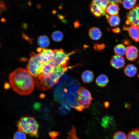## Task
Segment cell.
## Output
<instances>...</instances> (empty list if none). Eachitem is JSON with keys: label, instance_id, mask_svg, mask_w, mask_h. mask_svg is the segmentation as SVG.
<instances>
[{"label": "cell", "instance_id": "obj_22", "mask_svg": "<svg viewBox=\"0 0 139 139\" xmlns=\"http://www.w3.org/2000/svg\"><path fill=\"white\" fill-rule=\"evenodd\" d=\"M114 49V52L116 55L121 56L124 55L126 52V48L123 45L121 44L116 46Z\"/></svg>", "mask_w": 139, "mask_h": 139}, {"label": "cell", "instance_id": "obj_7", "mask_svg": "<svg viewBox=\"0 0 139 139\" xmlns=\"http://www.w3.org/2000/svg\"><path fill=\"white\" fill-rule=\"evenodd\" d=\"M126 23L127 25L139 27V4L136 5L127 13Z\"/></svg>", "mask_w": 139, "mask_h": 139}, {"label": "cell", "instance_id": "obj_23", "mask_svg": "<svg viewBox=\"0 0 139 139\" xmlns=\"http://www.w3.org/2000/svg\"><path fill=\"white\" fill-rule=\"evenodd\" d=\"M70 110V108L69 107L67 104L63 103L59 107L57 111L60 115L65 116L69 113Z\"/></svg>", "mask_w": 139, "mask_h": 139}, {"label": "cell", "instance_id": "obj_2", "mask_svg": "<svg viewBox=\"0 0 139 139\" xmlns=\"http://www.w3.org/2000/svg\"><path fill=\"white\" fill-rule=\"evenodd\" d=\"M73 67V66L65 67L56 66L53 72L48 75H39L36 79L37 88L44 91L50 89L67 70Z\"/></svg>", "mask_w": 139, "mask_h": 139}, {"label": "cell", "instance_id": "obj_25", "mask_svg": "<svg viewBox=\"0 0 139 139\" xmlns=\"http://www.w3.org/2000/svg\"><path fill=\"white\" fill-rule=\"evenodd\" d=\"M136 2V0H123L122 3L125 8L130 9L134 7Z\"/></svg>", "mask_w": 139, "mask_h": 139}, {"label": "cell", "instance_id": "obj_35", "mask_svg": "<svg viewBox=\"0 0 139 139\" xmlns=\"http://www.w3.org/2000/svg\"><path fill=\"white\" fill-rule=\"evenodd\" d=\"M41 105L40 103H35L33 106V107L34 109L36 110H38L40 109Z\"/></svg>", "mask_w": 139, "mask_h": 139}, {"label": "cell", "instance_id": "obj_6", "mask_svg": "<svg viewBox=\"0 0 139 139\" xmlns=\"http://www.w3.org/2000/svg\"><path fill=\"white\" fill-rule=\"evenodd\" d=\"M54 56L52 60L54 62L57 66L63 67H66L69 64V56L75 52L76 50L67 53L62 48L54 49L53 50Z\"/></svg>", "mask_w": 139, "mask_h": 139}, {"label": "cell", "instance_id": "obj_20", "mask_svg": "<svg viewBox=\"0 0 139 139\" xmlns=\"http://www.w3.org/2000/svg\"><path fill=\"white\" fill-rule=\"evenodd\" d=\"M38 45L42 48H46L48 47L50 44L49 38L46 36H41L39 37L38 40Z\"/></svg>", "mask_w": 139, "mask_h": 139}, {"label": "cell", "instance_id": "obj_27", "mask_svg": "<svg viewBox=\"0 0 139 139\" xmlns=\"http://www.w3.org/2000/svg\"><path fill=\"white\" fill-rule=\"evenodd\" d=\"M63 33L58 31L54 32L52 35V38L53 40L57 42L61 41L63 39Z\"/></svg>", "mask_w": 139, "mask_h": 139}, {"label": "cell", "instance_id": "obj_17", "mask_svg": "<svg viewBox=\"0 0 139 139\" xmlns=\"http://www.w3.org/2000/svg\"><path fill=\"white\" fill-rule=\"evenodd\" d=\"M81 77L82 81L84 82L89 83L93 81L94 75L92 71L87 70L82 73L81 75Z\"/></svg>", "mask_w": 139, "mask_h": 139}, {"label": "cell", "instance_id": "obj_33", "mask_svg": "<svg viewBox=\"0 0 139 139\" xmlns=\"http://www.w3.org/2000/svg\"><path fill=\"white\" fill-rule=\"evenodd\" d=\"M7 10V6L5 2L3 0H0V10L5 11Z\"/></svg>", "mask_w": 139, "mask_h": 139}, {"label": "cell", "instance_id": "obj_14", "mask_svg": "<svg viewBox=\"0 0 139 139\" xmlns=\"http://www.w3.org/2000/svg\"><path fill=\"white\" fill-rule=\"evenodd\" d=\"M88 33L90 37L92 39L95 40L99 39L102 34L100 29L95 27L90 28L89 31Z\"/></svg>", "mask_w": 139, "mask_h": 139}, {"label": "cell", "instance_id": "obj_36", "mask_svg": "<svg viewBox=\"0 0 139 139\" xmlns=\"http://www.w3.org/2000/svg\"><path fill=\"white\" fill-rule=\"evenodd\" d=\"M10 83L8 82L5 83L4 84V88L5 89H8L10 87Z\"/></svg>", "mask_w": 139, "mask_h": 139}, {"label": "cell", "instance_id": "obj_5", "mask_svg": "<svg viewBox=\"0 0 139 139\" xmlns=\"http://www.w3.org/2000/svg\"><path fill=\"white\" fill-rule=\"evenodd\" d=\"M30 58L26 68L32 76L37 77L41 74L44 63L39 59L37 54L32 52L30 53Z\"/></svg>", "mask_w": 139, "mask_h": 139}, {"label": "cell", "instance_id": "obj_21", "mask_svg": "<svg viewBox=\"0 0 139 139\" xmlns=\"http://www.w3.org/2000/svg\"><path fill=\"white\" fill-rule=\"evenodd\" d=\"M113 122L112 117L110 116H107L103 117L101 122L102 126L104 128H107L112 125Z\"/></svg>", "mask_w": 139, "mask_h": 139}, {"label": "cell", "instance_id": "obj_29", "mask_svg": "<svg viewBox=\"0 0 139 139\" xmlns=\"http://www.w3.org/2000/svg\"><path fill=\"white\" fill-rule=\"evenodd\" d=\"M112 139H127V137L124 133L118 131L114 134Z\"/></svg>", "mask_w": 139, "mask_h": 139}, {"label": "cell", "instance_id": "obj_31", "mask_svg": "<svg viewBox=\"0 0 139 139\" xmlns=\"http://www.w3.org/2000/svg\"><path fill=\"white\" fill-rule=\"evenodd\" d=\"M105 47V45L103 44H98L96 43L94 44L93 48L96 51H98L103 50Z\"/></svg>", "mask_w": 139, "mask_h": 139}, {"label": "cell", "instance_id": "obj_10", "mask_svg": "<svg viewBox=\"0 0 139 139\" xmlns=\"http://www.w3.org/2000/svg\"><path fill=\"white\" fill-rule=\"evenodd\" d=\"M56 66L52 59L44 63L40 74L43 75H48L53 72Z\"/></svg>", "mask_w": 139, "mask_h": 139}, {"label": "cell", "instance_id": "obj_11", "mask_svg": "<svg viewBox=\"0 0 139 139\" xmlns=\"http://www.w3.org/2000/svg\"><path fill=\"white\" fill-rule=\"evenodd\" d=\"M138 49L134 46H129L126 48V56L129 60L132 61L135 60L138 57Z\"/></svg>", "mask_w": 139, "mask_h": 139}, {"label": "cell", "instance_id": "obj_26", "mask_svg": "<svg viewBox=\"0 0 139 139\" xmlns=\"http://www.w3.org/2000/svg\"><path fill=\"white\" fill-rule=\"evenodd\" d=\"M92 1L98 7L106 12V8L109 4L108 0H93Z\"/></svg>", "mask_w": 139, "mask_h": 139}, {"label": "cell", "instance_id": "obj_18", "mask_svg": "<svg viewBox=\"0 0 139 139\" xmlns=\"http://www.w3.org/2000/svg\"><path fill=\"white\" fill-rule=\"evenodd\" d=\"M119 8L118 5L116 3H110L106 8V12L110 15H118Z\"/></svg>", "mask_w": 139, "mask_h": 139}, {"label": "cell", "instance_id": "obj_9", "mask_svg": "<svg viewBox=\"0 0 139 139\" xmlns=\"http://www.w3.org/2000/svg\"><path fill=\"white\" fill-rule=\"evenodd\" d=\"M110 63L113 67L116 69H120L124 66L125 60L122 56L116 55L112 57Z\"/></svg>", "mask_w": 139, "mask_h": 139}, {"label": "cell", "instance_id": "obj_30", "mask_svg": "<svg viewBox=\"0 0 139 139\" xmlns=\"http://www.w3.org/2000/svg\"><path fill=\"white\" fill-rule=\"evenodd\" d=\"M13 139H26V136L25 133L20 131H17L14 134Z\"/></svg>", "mask_w": 139, "mask_h": 139}, {"label": "cell", "instance_id": "obj_4", "mask_svg": "<svg viewBox=\"0 0 139 139\" xmlns=\"http://www.w3.org/2000/svg\"><path fill=\"white\" fill-rule=\"evenodd\" d=\"M76 99L78 107L77 110L81 111L88 108L91 103L92 98L90 92L86 88L81 86L77 92Z\"/></svg>", "mask_w": 139, "mask_h": 139}, {"label": "cell", "instance_id": "obj_28", "mask_svg": "<svg viewBox=\"0 0 139 139\" xmlns=\"http://www.w3.org/2000/svg\"><path fill=\"white\" fill-rule=\"evenodd\" d=\"M67 134L68 136L66 139H80L77 136L76 129L73 126Z\"/></svg>", "mask_w": 139, "mask_h": 139}, {"label": "cell", "instance_id": "obj_3", "mask_svg": "<svg viewBox=\"0 0 139 139\" xmlns=\"http://www.w3.org/2000/svg\"><path fill=\"white\" fill-rule=\"evenodd\" d=\"M19 131L32 137L38 138L39 124L35 117L30 116H24L19 120L16 125Z\"/></svg>", "mask_w": 139, "mask_h": 139}, {"label": "cell", "instance_id": "obj_8", "mask_svg": "<svg viewBox=\"0 0 139 139\" xmlns=\"http://www.w3.org/2000/svg\"><path fill=\"white\" fill-rule=\"evenodd\" d=\"M37 51L39 58L44 63L52 59L54 56L53 50L39 47L37 48Z\"/></svg>", "mask_w": 139, "mask_h": 139}, {"label": "cell", "instance_id": "obj_24", "mask_svg": "<svg viewBox=\"0 0 139 139\" xmlns=\"http://www.w3.org/2000/svg\"><path fill=\"white\" fill-rule=\"evenodd\" d=\"M127 139H139V128L134 129L129 132Z\"/></svg>", "mask_w": 139, "mask_h": 139}, {"label": "cell", "instance_id": "obj_13", "mask_svg": "<svg viewBox=\"0 0 139 139\" xmlns=\"http://www.w3.org/2000/svg\"><path fill=\"white\" fill-rule=\"evenodd\" d=\"M130 37L136 42L139 41V27L136 26L131 25L129 28L126 27Z\"/></svg>", "mask_w": 139, "mask_h": 139}, {"label": "cell", "instance_id": "obj_15", "mask_svg": "<svg viewBox=\"0 0 139 139\" xmlns=\"http://www.w3.org/2000/svg\"><path fill=\"white\" fill-rule=\"evenodd\" d=\"M125 75L129 77H133L135 76L137 72L136 67L134 65L129 64L127 65L124 70Z\"/></svg>", "mask_w": 139, "mask_h": 139}, {"label": "cell", "instance_id": "obj_38", "mask_svg": "<svg viewBox=\"0 0 139 139\" xmlns=\"http://www.w3.org/2000/svg\"><path fill=\"white\" fill-rule=\"evenodd\" d=\"M79 22H76L74 23V26L75 27H77L78 26V24H79Z\"/></svg>", "mask_w": 139, "mask_h": 139}, {"label": "cell", "instance_id": "obj_34", "mask_svg": "<svg viewBox=\"0 0 139 139\" xmlns=\"http://www.w3.org/2000/svg\"><path fill=\"white\" fill-rule=\"evenodd\" d=\"M123 0H108L109 3H121Z\"/></svg>", "mask_w": 139, "mask_h": 139}, {"label": "cell", "instance_id": "obj_19", "mask_svg": "<svg viewBox=\"0 0 139 139\" xmlns=\"http://www.w3.org/2000/svg\"><path fill=\"white\" fill-rule=\"evenodd\" d=\"M109 82V79L106 75L101 74L97 77L95 82L97 85L100 87H104L106 86Z\"/></svg>", "mask_w": 139, "mask_h": 139}, {"label": "cell", "instance_id": "obj_12", "mask_svg": "<svg viewBox=\"0 0 139 139\" xmlns=\"http://www.w3.org/2000/svg\"><path fill=\"white\" fill-rule=\"evenodd\" d=\"M90 8L91 13L97 18L106 15V12L98 7L93 1L90 4Z\"/></svg>", "mask_w": 139, "mask_h": 139}, {"label": "cell", "instance_id": "obj_37", "mask_svg": "<svg viewBox=\"0 0 139 139\" xmlns=\"http://www.w3.org/2000/svg\"><path fill=\"white\" fill-rule=\"evenodd\" d=\"M112 31L115 33H118L120 31V29L119 28H117L112 29Z\"/></svg>", "mask_w": 139, "mask_h": 139}, {"label": "cell", "instance_id": "obj_16", "mask_svg": "<svg viewBox=\"0 0 139 139\" xmlns=\"http://www.w3.org/2000/svg\"><path fill=\"white\" fill-rule=\"evenodd\" d=\"M107 21L111 27H114L118 25L120 22V18L118 15H106Z\"/></svg>", "mask_w": 139, "mask_h": 139}, {"label": "cell", "instance_id": "obj_1", "mask_svg": "<svg viewBox=\"0 0 139 139\" xmlns=\"http://www.w3.org/2000/svg\"><path fill=\"white\" fill-rule=\"evenodd\" d=\"M36 77L27 70L18 68L10 73L9 83L14 91L21 95L31 94L36 84Z\"/></svg>", "mask_w": 139, "mask_h": 139}, {"label": "cell", "instance_id": "obj_32", "mask_svg": "<svg viewBox=\"0 0 139 139\" xmlns=\"http://www.w3.org/2000/svg\"><path fill=\"white\" fill-rule=\"evenodd\" d=\"M60 133L56 131H51L49 133V135L52 139H57V137Z\"/></svg>", "mask_w": 139, "mask_h": 139}]
</instances>
